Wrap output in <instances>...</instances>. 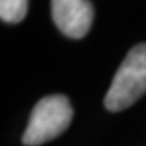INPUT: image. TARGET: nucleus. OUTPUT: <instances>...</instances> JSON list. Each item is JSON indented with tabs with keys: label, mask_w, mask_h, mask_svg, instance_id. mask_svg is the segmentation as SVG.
<instances>
[{
	"label": "nucleus",
	"mask_w": 146,
	"mask_h": 146,
	"mask_svg": "<svg viewBox=\"0 0 146 146\" xmlns=\"http://www.w3.org/2000/svg\"><path fill=\"white\" fill-rule=\"evenodd\" d=\"M146 93V44H136L115 72L104 106L110 112L130 107Z\"/></svg>",
	"instance_id": "obj_1"
},
{
	"label": "nucleus",
	"mask_w": 146,
	"mask_h": 146,
	"mask_svg": "<svg viewBox=\"0 0 146 146\" xmlns=\"http://www.w3.org/2000/svg\"><path fill=\"white\" fill-rule=\"evenodd\" d=\"M73 109L68 98L62 94L46 96L33 107L31 117L23 135V145L39 146L62 135L68 128Z\"/></svg>",
	"instance_id": "obj_2"
},
{
	"label": "nucleus",
	"mask_w": 146,
	"mask_h": 146,
	"mask_svg": "<svg viewBox=\"0 0 146 146\" xmlns=\"http://www.w3.org/2000/svg\"><path fill=\"white\" fill-rule=\"evenodd\" d=\"M55 26L72 39H81L88 34L94 10L88 0H50Z\"/></svg>",
	"instance_id": "obj_3"
},
{
	"label": "nucleus",
	"mask_w": 146,
	"mask_h": 146,
	"mask_svg": "<svg viewBox=\"0 0 146 146\" xmlns=\"http://www.w3.org/2000/svg\"><path fill=\"white\" fill-rule=\"evenodd\" d=\"M28 13V0H0V18L5 23H20Z\"/></svg>",
	"instance_id": "obj_4"
}]
</instances>
